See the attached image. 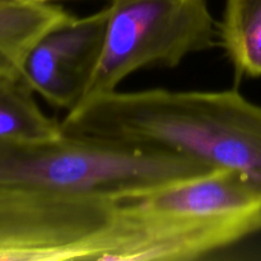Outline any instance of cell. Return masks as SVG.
Listing matches in <instances>:
<instances>
[{
  "label": "cell",
  "mask_w": 261,
  "mask_h": 261,
  "mask_svg": "<svg viewBox=\"0 0 261 261\" xmlns=\"http://www.w3.org/2000/svg\"><path fill=\"white\" fill-rule=\"evenodd\" d=\"M60 124L232 171L261 194V106L237 91L115 89L79 102Z\"/></svg>",
  "instance_id": "6da1fadb"
},
{
  "label": "cell",
  "mask_w": 261,
  "mask_h": 261,
  "mask_svg": "<svg viewBox=\"0 0 261 261\" xmlns=\"http://www.w3.org/2000/svg\"><path fill=\"white\" fill-rule=\"evenodd\" d=\"M216 171L185 155L63 132L0 142V189L124 201Z\"/></svg>",
  "instance_id": "7a4b0ae2"
},
{
  "label": "cell",
  "mask_w": 261,
  "mask_h": 261,
  "mask_svg": "<svg viewBox=\"0 0 261 261\" xmlns=\"http://www.w3.org/2000/svg\"><path fill=\"white\" fill-rule=\"evenodd\" d=\"M121 201L0 189V261H115Z\"/></svg>",
  "instance_id": "3957f363"
},
{
  "label": "cell",
  "mask_w": 261,
  "mask_h": 261,
  "mask_svg": "<svg viewBox=\"0 0 261 261\" xmlns=\"http://www.w3.org/2000/svg\"><path fill=\"white\" fill-rule=\"evenodd\" d=\"M106 8L103 46L82 101L115 91L139 69L173 68L214 45L205 0H111Z\"/></svg>",
  "instance_id": "277c9868"
},
{
  "label": "cell",
  "mask_w": 261,
  "mask_h": 261,
  "mask_svg": "<svg viewBox=\"0 0 261 261\" xmlns=\"http://www.w3.org/2000/svg\"><path fill=\"white\" fill-rule=\"evenodd\" d=\"M106 24L107 8L81 18L69 14L31 47L20 79L53 106L75 107L98 63Z\"/></svg>",
  "instance_id": "5b68a950"
},
{
  "label": "cell",
  "mask_w": 261,
  "mask_h": 261,
  "mask_svg": "<svg viewBox=\"0 0 261 261\" xmlns=\"http://www.w3.org/2000/svg\"><path fill=\"white\" fill-rule=\"evenodd\" d=\"M140 211L193 218L261 216V194L240 175L216 170L127 199Z\"/></svg>",
  "instance_id": "8992f818"
},
{
  "label": "cell",
  "mask_w": 261,
  "mask_h": 261,
  "mask_svg": "<svg viewBox=\"0 0 261 261\" xmlns=\"http://www.w3.org/2000/svg\"><path fill=\"white\" fill-rule=\"evenodd\" d=\"M68 15L51 3L0 0V75L20 78L31 47Z\"/></svg>",
  "instance_id": "52a82bcc"
},
{
  "label": "cell",
  "mask_w": 261,
  "mask_h": 261,
  "mask_svg": "<svg viewBox=\"0 0 261 261\" xmlns=\"http://www.w3.org/2000/svg\"><path fill=\"white\" fill-rule=\"evenodd\" d=\"M33 94L20 78L0 75V142L47 139L63 133L60 122L43 114Z\"/></svg>",
  "instance_id": "ba28073f"
},
{
  "label": "cell",
  "mask_w": 261,
  "mask_h": 261,
  "mask_svg": "<svg viewBox=\"0 0 261 261\" xmlns=\"http://www.w3.org/2000/svg\"><path fill=\"white\" fill-rule=\"evenodd\" d=\"M219 33L237 73L260 76L261 0H227Z\"/></svg>",
  "instance_id": "9c48e42d"
},
{
  "label": "cell",
  "mask_w": 261,
  "mask_h": 261,
  "mask_svg": "<svg viewBox=\"0 0 261 261\" xmlns=\"http://www.w3.org/2000/svg\"><path fill=\"white\" fill-rule=\"evenodd\" d=\"M36 2H45V3H51V2H54V0H36Z\"/></svg>",
  "instance_id": "30bf717a"
}]
</instances>
